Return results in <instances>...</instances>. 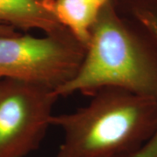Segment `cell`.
<instances>
[{"mask_svg": "<svg viewBox=\"0 0 157 157\" xmlns=\"http://www.w3.org/2000/svg\"><path fill=\"white\" fill-rule=\"evenodd\" d=\"M108 87L157 100V43L118 14L111 0L101 7L77 72L55 90L59 97L93 95Z\"/></svg>", "mask_w": 157, "mask_h": 157, "instance_id": "1", "label": "cell"}, {"mask_svg": "<svg viewBox=\"0 0 157 157\" xmlns=\"http://www.w3.org/2000/svg\"><path fill=\"white\" fill-rule=\"evenodd\" d=\"M92 96L85 107L52 117L63 132L56 157H128L155 134V99L114 87Z\"/></svg>", "mask_w": 157, "mask_h": 157, "instance_id": "2", "label": "cell"}, {"mask_svg": "<svg viewBox=\"0 0 157 157\" xmlns=\"http://www.w3.org/2000/svg\"><path fill=\"white\" fill-rule=\"evenodd\" d=\"M84 55L85 48L67 29L42 38L0 36V78L56 90L73 78Z\"/></svg>", "mask_w": 157, "mask_h": 157, "instance_id": "3", "label": "cell"}, {"mask_svg": "<svg viewBox=\"0 0 157 157\" xmlns=\"http://www.w3.org/2000/svg\"><path fill=\"white\" fill-rule=\"evenodd\" d=\"M58 98L45 85L0 80V157H25L39 147Z\"/></svg>", "mask_w": 157, "mask_h": 157, "instance_id": "4", "label": "cell"}, {"mask_svg": "<svg viewBox=\"0 0 157 157\" xmlns=\"http://www.w3.org/2000/svg\"><path fill=\"white\" fill-rule=\"evenodd\" d=\"M0 24L15 30L37 29L46 34L66 30L44 0H0Z\"/></svg>", "mask_w": 157, "mask_h": 157, "instance_id": "5", "label": "cell"}, {"mask_svg": "<svg viewBox=\"0 0 157 157\" xmlns=\"http://www.w3.org/2000/svg\"><path fill=\"white\" fill-rule=\"evenodd\" d=\"M62 26L86 48L102 6L95 0H44Z\"/></svg>", "mask_w": 157, "mask_h": 157, "instance_id": "6", "label": "cell"}, {"mask_svg": "<svg viewBox=\"0 0 157 157\" xmlns=\"http://www.w3.org/2000/svg\"><path fill=\"white\" fill-rule=\"evenodd\" d=\"M129 10L135 21L157 43V0H129ZM128 157H157V130L144 146Z\"/></svg>", "mask_w": 157, "mask_h": 157, "instance_id": "7", "label": "cell"}, {"mask_svg": "<svg viewBox=\"0 0 157 157\" xmlns=\"http://www.w3.org/2000/svg\"><path fill=\"white\" fill-rule=\"evenodd\" d=\"M16 30L9 25L0 24V36H14L17 35Z\"/></svg>", "mask_w": 157, "mask_h": 157, "instance_id": "8", "label": "cell"}, {"mask_svg": "<svg viewBox=\"0 0 157 157\" xmlns=\"http://www.w3.org/2000/svg\"><path fill=\"white\" fill-rule=\"evenodd\" d=\"M95 1H97L100 5H101V6H103V5H105L106 3H107L108 0H95Z\"/></svg>", "mask_w": 157, "mask_h": 157, "instance_id": "9", "label": "cell"}, {"mask_svg": "<svg viewBox=\"0 0 157 157\" xmlns=\"http://www.w3.org/2000/svg\"><path fill=\"white\" fill-rule=\"evenodd\" d=\"M1 79H2V78H0V80H1Z\"/></svg>", "mask_w": 157, "mask_h": 157, "instance_id": "10", "label": "cell"}]
</instances>
